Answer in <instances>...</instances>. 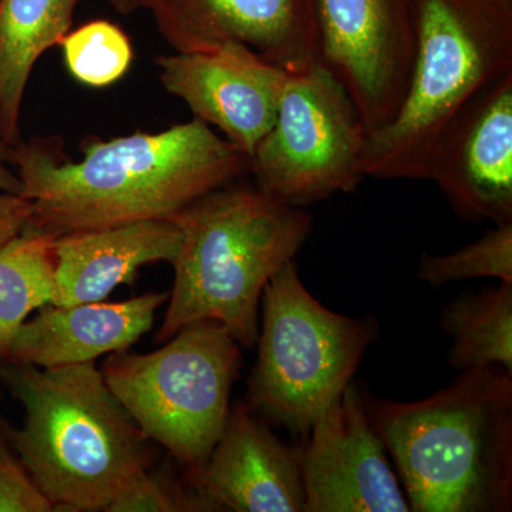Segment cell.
<instances>
[{"instance_id":"cell-22","label":"cell","mask_w":512,"mask_h":512,"mask_svg":"<svg viewBox=\"0 0 512 512\" xmlns=\"http://www.w3.org/2000/svg\"><path fill=\"white\" fill-rule=\"evenodd\" d=\"M107 512L208 511L194 490L181 491L150 468L134 477L111 501Z\"/></svg>"},{"instance_id":"cell-15","label":"cell","mask_w":512,"mask_h":512,"mask_svg":"<svg viewBox=\"0 0 512 512\" xmlns=\"http://www.w3.org/2000/svg\"><path fill=\"white\" fill-rule=\"evenodd\" d=\"M170 293H146L119 303L72 306L49 303L25 320L10 340L3 362L59 367L96 362L123 352L153 328L156 312Z\"/></svg>"},{"instance_id":"cell-9","label":"cell","mask_w":512,"mask_h":512,"mask_svg":"<svg viewBox=\"0 0 512 512\" xmlns=\"http://www.w3.org/2000/svg\"><path fill=\"white\" fill-rule=\"evenodd\" d=\"M419 0H316L319 63L342 84L367 130L396 116L417 47Z\"/></svg>"},{"instance_id":"cell-14","label":"cell","mask_w":512,"mask_h":512,"mask_svg":"<svg viewBox=\"0 0 512 512\" xmlns=\"http://www.w3.org/2000/svg\"><path fill=\"white\" fill-rule=\"evenodd\" d=\"M431 181L461 220L512 222V76L461 124Z\"/></svg>"},{"instance_id":"cell-19","label":"cell","mask_w":512,"mask_h":512,"mask_svg":"<svg viewBox=\"0 0 512 512\" xmlns=\"http://www.w3.org/2000/svg\"><path fill=\"white\" fill-rule=\"evenodd\" d=\"M55 241L26 228L0 248V360L30 313L55 298Z\"/></svg>"},{"instance_id":"cell-25","label":"cell","mask_w":512,"mask_h":512,"mask_svg":"<svg viewBox=\"0 0 512 512\" xmlns=\"http://www.w3.org/2000/svg\"><path fill=\"white\" fill-rule=\"evenodd\" d=\"M22 181L13 165L12 147L0 136V192L22 195Z\"/></svg>"},{"instance_id":"cell-3","label":"cell","mask_w":512,"mask_h":512,"mask_svg":"<svg viewBox=\"0 0 512 512\" xmlns=\"http://www.w3.org/2000/svg\"><path fill=\"white\" fill-rule=\"evenodd\" d=\"M0 377L25 412L2 421L23 466L55 511H106L150 468L148 439L96 363L37 367L3 362Z\"/></svg>"},{"instance_id":"cell-18","label":"cell","mask_w":512,"mask_h":512,"mask_svg":"<svg viewBox=\"0 0 512 512\" xmlns=\"http://www.w3.org/2000/svg\"><path fill=\"white\" fill-rule=\"evenodd\" d=\"M440 326L453 339L448 365H498L512 372V282L464 292L441 309Z\"/></svg>"},{"instance_id":"cell-5","label":"cell","mask_w":512,"mask_h":512,"mask_svg":"<svg viewBox=\"0 0 512 512\" xmlns=\"http://www.w3.org/2000/svg\"><path fill=\"white\" fill-rule=\"evenodd\" d=\"M170 220L183 242L157 342L198 320L220 322L254 348L259 306L269 279L305 245L312 215L238 181L201 195Z\"/></svg>"},{"instance_id":"cell-7","label":"cell","mask_w":512,"mask_h":512,"mask_svg":"<svg viewBox=\"0 0 512 512\" xmlns=\"http://www.w3.org/2000/svg\"><path fill=\"white\" fill-rule=\"evenodd\" d=\"M239 348L220 322L198 320L156 352L111 353L101 372L147 439L195 473L224 429Z\"/></svg>"},{"instance_id":"cell-11","label":"cell","mask_w":512,"mask_h":512,"mask_svg":"<svg viewBox=\"0 0 512 512\" xmlns=\"http://www.w3.org/2000/svg\"><path fill=\"white\" fill-rule=\"evenodd\" d=\"M165 90L251 160L274 126L288 72L241 43L158 56Z\"/></svg>"},{"instance_id":"cell-6","label":"cell","mask_w":512,"mask_h":512,"mask_svg":"<svg viewBox=\"0 0 512 512\" xmlns=\"http://www.w3.org/2000/svg\"><path fill=\"white\" fill-rule=\"evenodd\" d=\"M261 306L249 407L306 440L353 382L376 325L325 308L303 285L295 259L269 279Z\"/></svg>"},{"instance_id":"cell-16","label":"cell","mask_w":512,"mask_h":512,"mask_svg":"<svg viewBox=\"0 0 512 512\" xmlns=\"http://www.w3.org/2000/svg\"><path fill=\"white\" fill-rule=\"evenodd\" d=\"M183 234L170 218L76 232L56 238V291L52 305L101 302L131 284L141 266L173 264Z\"/></svg>"},{"instance_id":"cell-10","label":"cell","mask_w":512,"mask_h":512,"mask_svg":"<svg viewBox=\"0 0 512 512\" xmlns=\"http://www.w3.org/2000/svg\"><path fill=\"white\" fill-rule=\"evenodd\" d=\"M306 440L299 451L305 512L410 511L359 384H348Z\"/></svg>"},{"instance_id":"cell-21","label":"cell","mask_w":512,"mask_h":512,"mask_svg":"<svg viewBox=\"0 0 512 512\" xmlns=\"http://www.w3.org/2000/svg\"><path fill=\"white\" fill-rule=\"evenodd\" d=\"M416 275L434 288L476 278L512 282V222L497 225L451 254L421 255Z\"/></svg>"},{"instance_id":"cell-4","label":"cell","mask_w":512,"mask_h":512,"mask_svg":"<svg viewBox=\"0 0 512 512\" xmlns=\"http://www.w3.org/2000/svg\"><path fill=\"white\" fill-rule=\"evenodd\" d=\"M512 76V0H419L416 56L399 111L367 133L362 171L431 180L478 104Z\"/></svg>"},{"instance_id":"cell-24","label":"cell","mask_w":512,"mask_h":512,"mask_svg":"<svg viewBox=\"0 0 512 512\" xmlns=\"http://www.w3.org/2000/svg\"><path fill=\"white\" fill-rule=\"evenodd\" d=\"M33 204L23 195L0 192V248L28 227Z\"/></svg>"},{"instance_id":"cell-13","label":"cell","mask_w":512,"mask_h":512,"mask_svg":"<svg viewBox=\"0 0 512 512\" xmlns=\"http://www.w3.org/2000/svg\"><path fill=\"white\" fill-rule=\"evenodd\" d=\"M191 488L208 511L305 512L299 451L241 402L229 409L207 463L191 473Z\"/></svg>"},{"instance_id":"cell-8","label":"cell","mask_w":512,"mask_h":512,"mask_svg":"<svg viewBox=\"0 0 512 512\" xmlns=\"http://www.w3.org/2000/svg\"><path fill=\"white\" fill-rule=\"evenodd\" d=\"M367 130L342 84L323 64L288 73L275 123L249 160L259 191L305 208L362 183Z\"/></svg>"},{"instance_id":"cell-2","label":"cell","mask_w":512,"mask_h":512,"mask_svg":"<svg viewBox=\"0 0 512 512\" xmlns=\"http://www.w3.org/2000/svg\"><path fill=\"white\" fill-rule=\"evenodd\" d=\"M363 400L399 471L410 511L512 510L511 370L468 367L416 402L370 392Z\"/></svg>"},{"instance_id":"cell-26","label":"cell","mask_w":512,"mask_h":512,"mask_svg":"<svg viewBox=\"0 0 512 512\" xmlns=\"http://www.w3.org/2000/svg\"><path fill=\"white\" fill-rule=\"evenodd\" d=\"M120 15H131L137 10L147 9V0H109Z\"/></svg>"},{"instance_id":"cell-1","label":"cell","mask_w":512,"mask_h":512,"mask_svg":"<svg viewBox=\"0 0 512 512\" xmlns=\"http://www.w3.org/2000/svg\"><path fill=\"white\" fill-rule=\"evenodd\" d=\"M70 160L62 141L36 137L12 147L28 227L53 238L131 222L164 220L201 195L249 174V158L204 121L160 133L83 143Z\"/></svg>"},{"instance_id":"cell-12","label":"cell","mask_w":512,"mask_h":512,"mask_svg":"<svg viewBox=\"0 0 512 512\" xmlns=\"http://www.w3.org/2000/svg\"><path fill=\"white\" fill-rule=\"evenodd\" d=\"M175 52L241 43L288 73L319 63L316 0H147Z\"/></svg>"},{"instance_id":"cell-20","label":"cell","mask_w":512,"mask_h":512,"mask_svg":"<svg viewBox=\"0 0 512 512\" xmlns=\"http://www.w3.org/2000/svg\"><path fill=\"white\" fill-rule=\"evenodd\" d=\"M60 46L73 79L96 89L119 82L133 63L130 37L109 20H92L70 30Z\"/></svg>"},{"instance_id":"cell-23","label":"cell","mask_w":512,"mask_h":512,"mask_svg":"<svg viewBox=\"0 0 512 512\" xmlns=\"http://www.w3.org/2000/svg\"><path fill=\"white\" fill-rule=\"evenodd\" d=\"M42 493L3 430L0 421V512H52Z\"/></svg>"},{"instance_id":"cell-17","label":"cell","mask_w":512,"mask_h":512,"mask_svg":"<svg viewBox=\"0 0 512 512\" xmlns=\"http://www.w3.org/2000/svg\"><path fill=\"white\" fill-rule=\"evenodd\" d=\"M84 0H0V136L20 141V110L40 57L62 45Z\"/></svg>"}]
</instances>
